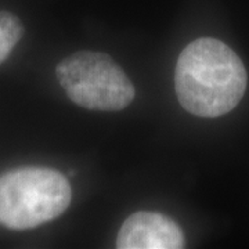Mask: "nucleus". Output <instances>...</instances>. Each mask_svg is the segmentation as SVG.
I'll list each match as a JSON object with an SVG mask.
<instances>
[{
    "mask_svg": "<svg viewBox=\"0 0 249 249\" xmlns=\"http://www.w3.org/2000/svg\"><path fill=\"white\" fill-rule=\"evenodd\" d=\"M175 86L187 112L217 118L232 111L244 97L247 71L229 46L217 39L201 37L178 55Z\"/></svg>",
    "mask_w": 249,
    "mask_h": 249,
    "instance_id": "1",
    "label": "nucleus"
},
{
    "mask_svg": "<svg viewBox=\"0 0 249 249\" xmlns=\"http://www.w3.org/2000/svg\"><path fill=\"white\" fill-rule=\"evenodd\" d=\"M68 178L49 168H21L0 176V224L28 230L52 222L70 206Z\"/></svg>",
    "mask_w": 249,
    "mask_h": 249,
    "instance_id": "2",
    "label": "nucleus"
},
{
    "mask_svg": "<svg viewBox=\"0 0 249 249\" xmlns=\"http://www.w3.org/2000/svg\"><path fill=\"white\" fill-rule=\"evenodd\" d=\"M57 78L67 96L80 107L121 111L134 98V86L109 55L78 52L57 65Z\"/></svg>",
    "mask_w": 249,
    "mask_h": 249,
    "instance_id": "3",
    "label": "nucleus"
},
{
    "mask_svg": "<svg viewBox=\"0 0 249 249\" xmlns=\"http://www.w3.org/2000/svg\"><path fill=\"white\" fill-rule=\"evenodd\" d=\"M186 240L181 229L168 216L140 211L129 216L116 237L119 249H180Z\"/></svg>",
    "mask_w": 249,
    "mask_h": 249,
    "instance_id": "4",
    "label": "nucleus"
},
{
    "mask_svg": "<svg viewBox=\"0 0 249 249\" xmlns=\"http://www.w3.org/2000/svg\"><path fill=\"white\" fill-rule=\"evenodd\" d=\"M24 28L21 21L9 11H0V64L21 40Z\"/></svg>",
    "mask_w": 249,
    "mask_h": 249,
    "instance_id": "5",
    "label": "nucleus"
}]
</instances>
